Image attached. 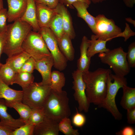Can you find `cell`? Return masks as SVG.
Here are the masks:
<instances>
[{
	"mask_svg": "<svg viewBox=\"0 0 135 135\" xmlns=\"http://www.w3.org/2000/svg\"><path fill=\"white\" fill-rule=\"evenodd\" d=\"M112 73L110 69L100 68L94 71L83 73V78L86 85V94L88 101L98 106L106 96V81Z\"/></svg>",
	"mask_w": 135,
	"mask_h": 135,
	"instance_id": "obj_1",
	"label": "cell"
},
{
	"mask_svg": "<svg viewBox=\"0 0 135 135\" xmlns=\"http://www.w3.org/2000/svg\"><path fill=\"white\" fill-rule=\"evenodd\" d=\"M42 108L46 116L58 122L71 114L67 94L63 90L58 92L51 89Z\"/></svg>",
	"mask_w": 135,
	"mask_h": 135,
	"instance_id": "obj_2",
	"label": "cell"
},
{
	"mask_svg": "<svg viewBox=\"0 0 135 135\" xmlns=\"http://www.w3.org/2000/svg\"><path fill=\"white\" fill-rule=\"evenodd\" d=\"M32 30L30 24L20 19L8 25L3 53L9 57L22 50V43L28 33Z\"/></svg>",
	"mask_w": 135,
	"mask_h": 135,
	"instance_id": "obj_3",
	"label": "cell"
},
{
	"mask_svg": "<svg viewBox=\"0 0 135 135\" xmlns=\"http://www.w3.org/2000/svg\"><path fill=\"white\" fill-rule=\"evenodd\" d=\"M126 78L111 73L106 81L107 90L106 96L102 103L98 106L106 109L116 120H120L122 115L119 111L115 102L117 94L120 88L127 85Z\"/></svg>",
	"mask_w": 135,
	"mask_h": 135,
	"instance_id": "obj_4",
	"label": "cell"
},
{
	"mask_svg": "<svg viewBox=\"0 0 135 135\" xmlns=\"http://www.w3.org/2000/svg\"><path fill=\"white\" fill-rule=\"evenodd\" d=\"M98 56L102 62L110 66L115 74L125 77L130 72V68L127 60L126 52L122 47L99 53Z\"/></svg>",
	"mask_w": 135,
	"mask_h": 135,
	"instance_id": "obj_5",
	"label": "cell"
},
{
	"mask_svg": "<svg viewBox=\"0 0 135 135\" xmlns=\"http://www.w3.org/2000/svg\"><path fill=\"white\" fill-rule=\"evenodd\" d=\"M22 102L31 108H42L51 90L50 86L34 82L22 89Z\"/></svg>",
	"mask_w": 135,
	"mask_h": 135,
	"instance_id": "obj_6",
	"label": "cell"
},
{
	"mask_svg": "<svg viewBox=\"0 0 135 135\" xmlns=\"http://www.w3.org/2000/svg\"><path fill=\"white\" fill-rule=\"evenodd\" d=\"M21 48L35 61L52 56L42 37L38 32L30 31L24 40Z\"/></svg>",
	"mask_w": 135,
	"mask_h": 135,
	"instance_id": "obj_7",
	"label": "cell"
},
{
	"mask_svg": "<svg viewBox=\"0 0 135 135\" xmlns=\"http://www.w3.org/2000/svg\"><path fill=\"white\" fill-rule=\"evenodd\" d=\"M42 37L54 60V66L60 71L64 70L68 60L61 52L56 39L49 28H40L38 32Z\"/></svg>",
	"mask_w": 135,
	"mask_h": 135,
	"instance_id": "obj_8",
	"label": "cell"
},
{
	"mask_svg": "<svg viewBox=\"0 0 135 135\" xmlns=\"http://www.w3.org/2000/svg\"><path fill=\"white\" fill-rule=\"evenodd\" d=\"M95 17L96 39L108 41L116 38L122 32L121 28L116 24L112 19L108 18L103 14H98Z\"/></svg>",
	"mask_w": 135,
	"mask_h": 135,
	"instance_id": "obj_9",
	"label": "cell"
},
{
	"mask_svg": "<svg viewBox=\"0 0 135 135\" xmlns=\"http://www.w3.org/2000/svg\"><path fill=\"white\" fill-rule=\"evenodd\" d=\"M83 73L77 69L72 74L73 86L74 91V96L77 102L78 109L80 112H88L90 103L89 102L86 94V85L83 78Z\"/></svg>",
	"mask_w": 135,
	"mask_h": 135,
	"instance_id": "obj_10",
	"label": "cell"
},
{
	"mask_svg": "<svg viewBox=\"0 0 135 135\" xmlns=\"http://www.w3.org/2000/svg\"><path fill=\"white\" fill-rule=\"evenodd\" d=\"M36 3V18L39 27L49 28L50 22L57 13L55 8L43 4Z\"/></svg>",
	"mask_w": 135,
	"mask_h": 135,
	"instance_id": "obj_11",
	"label": "cell"
},
{
	"mask_svg": "<svg viewBox=\"0 0 135 135\" xmlns=\"http://www.w3.org/2000/svg\"><path fill=\"white\" fill-rule=\"evenodd\" d=\"M8 6V22L20 19L26 8L27 0H6Z\"/></svg>",
	"mask_w": 135,
	"mask_h": 135,
	"instance_id": "obj_12",
	"label": "cell"
},
{
	"mask_svg": "<svg viewBox=\"0 0 135 135\" xmlns=\"http://www.w3.org/2000/svg\"><path fill=\"white\" fill-rule=\"evenodd\" d=\"M54 64V60L52 56L36 61L35 69L42 76V80L40 82L42 84L50 85L51 69Z\"/></svg>",
	"mask_w": 135,
	"mask_h": 135,
	"instance_id": "obj_13",
	"label": "cell"
},
{
	"mask_svg": "<svg viewBox=\"0 0 135 135\" xmlns=\"http://www.w3.org/2000/svg\"><path fill=\"white\" fill-rule=\"evenodd\" d=\"M58 122L45 116L43 121L35 126L34 135H58Z\"/></svg>",
	"mask_w": 135,
	"mask_h": 135,
	"instance_id": "obj_14",
	"label": "cell"
},
{
	"mask_svg": "<svg viewBox=\"0 0 135 135\" xmlns=\"http://www.w3.org/2000/svg\"><path fill=\"white\" fill-rule=\"evenodd\" d=\"M72 6L77 10L78 16L85 22L95 34L96 32V17L92 16L88 11L87 8L89 5L85 2L78 1L74 3Z\"/></svg>",
	"mask_w": 135,
	"mask_h": 135,
	"instance_id": "obj_15",
	"label": "cell"
},
{
	"mask_svg": "<svg viewBox=\"0 0 135 135\" xmlns=\"http://www.w3.org/2000/svg\"><path fill=\"white\" fill-rule=\"evenodd\" d=\"M55 8L61 16L64 33L68 35L72 40L74 39L76 34L71 17L67 8L66 6L59 3Z\"/></svg>",
	"mask_w": 135,
	"mask_h": 135,
	"instance_id": "obj_16",
	"label": "cell"
},
{
	"mask_svg": "<svg viewBox=\"0 0 135 135\" xmlns=\"http://www.w3.org/2000/svg\"><path fill=\"white\" fill-rule=\"evenodd\" d=\"M8 107L5 100L0 98V122L10 127L14 130L25 124L20 118L17 119L13 118L8 113Z\"/></svg>",
	"mask_w": 135,
	"mask_h": 135,
	"instance_id": "obj_17",
	"label": "cell"
},
{
	"mask_svg": "<svg viewBox=\"0 0 135 135\" xmlns=\"http://www.w3.org/2000/svg\"><path fill=\"white\" fill-rule=\"evenodd\" d=\"M90 44V40L84 36L80 46V56L77 63V69L83 73L89 70L91 58L87 55V50Z\"/></svg>",
	"mask_w": 135,
	"mask_h": 135,
	"instance_id": "obj_18",
	"label": "cell"
},
{
	"mask_svg": "<svg viewBox=\"0 0 135 135\" xmlns=\"http://www.w3.org/2000/svg\"><path fill=\"white\" fill-rule=\"evenodd\" d=\"M27 0L26 9L24 14L20 19L30 24L33 31L38 32L40 28L36 18V3L34 0Z\"/></svg>",
	"mask_w": 135,
	"mask_h": 135,
	"instance_id": "obj_19",
	"label": "cell"
},
{
	"mask_svg": "<svg viewBox=\"0 0 135 135\" xmlns=\"http://www.w3.org/2000/svg\"><path fill=\"white\" fill-rule=\"evenodd\" d=\"M22 90H18L10 88L0 79V98L6 102H22Z\"/></svg>",
	"mask_w": 135,
	"mask_h": 135,
	"instance_id": "obj_20",
	"label": "cell"
},
{
	"mask_svg": "<svg viewBox=\"0 0 135 135\" xmlns=\"http://www.w3.org/2000/svg\"><path fill=\"white\" fill-rule=\"evenodd\" d=\"M71 40L70 36L65 33L60 38L57 40L61 52L67 60L70 61L74 60V50Z\"/></svg>",
	"mask_w": 135,
	"mask_h": 135,
	"instance_id": "obj_21",
	"label": "cell"
},
{
	"mask_svg": "<svg viewBox=\"0 0 135 135\" xmlns=\"http://www.w3.org/2000/svg\"><path fill=\"white\" fill-rule=\"evenodd\" d=\"M107 40L96 39L94 34L91 35L87 50V55L90 58L98 53L105 52L110 50L106 47Z\"/></svg>",
	"mask_w": 135,
	"mask_h": 135,
	"instance_id": "obj_22",
	"label": "cell"
},
{
	"mask_svg": "<svg viewBox=\"0 0 135 135\" xmlns=\"http://www.w3.org/2000/svg\"><path fill=\"white\" fill-rule=\"evenodd\" d=\"M30 57L28 54L22 50L8 57L6 63L8 64L17 73Z\"/></svg>",
	"mask_w": 135,
	"mask_h": 135,
	"instance_id": "obj_23",
	"label": "cell"
},
{
	"mask_svg": "<svg viewBox=\"0 0 135 135\" xmlns=\"http://www.w3.org/2000/svg\"><path fill=\"white\" fill-rule=\"evenodd\" d=\"M123 95L120 104L124 108L127 110L135 107V88L127 85L122 87Z\"/></svg>",
	"mask_w": 135,
	"mask_h": 135,
	"instance_id": "obj_24",
	"label": "cell"
},
{
	"mask_svg": "<svg viewBox=\"0 0 135 135\" xmlns=\"http://www.w3.org/2000/svg\"><path fill=\"white\" fill-rule=\"evenodd\" d=\"M6 102L8 107L13 108L18 112L20 118L25 124L28 123L32 108L22 102Z\"/></svg>",
	"mask_w": 135,
	"mask_h": 135,
	"instance_id": "obj_25",
	"label": "cell"
},
{
	"mask_svg": "<svg viewBox=\"0 0 135 135\" xmlns=\"http://www.w3.org/2000/svg\"><path fill=\"white\" fill-rule=\"evenodd\" d=\"M65 81L66 78L63 72L57 70L52 72L50 85L52 90L58 92L62 91Z\"/></svg>",
	"mask_w": 135,
	"mask_h": 135,
	"instance_id": "obj_26",
	"label": "cell"
},
{
	"mask_svg": "<svg viewBox=\"0 0 135 135\" xmlns=\"http://www.w3.org/2000/svg\"><path fill=\"white\" fill-rule=\"evenodd\" d=\"M16 72L7 63L2 64L0 67V79L8 86L13 84Z\"/></svg>",
	"mask_w": 135,
	"mask_h": 135,
	"instance_id": "obj_27",
	"label": "cell"
},
{
	"mask_svg": "<svg viewBox=\"0 0 135 135\" xmlns=\"http://www.w3.org/2000/svg\"><path fill=\"white\" fill-rule=\"evenodd\" d=\"M49 28L57 40L60 38L64 34L62 18L57 12L50 22Z\"/></svg>",
	"mask_w": 135,
	"mask_h": 135,
	"instance_id": "obj_28",
	"label": "cell"
},
{
	"mask_svg": "<svg viewBox=\"0 0 135 135\" xmlns=\"http://www.w3.org/2000/svg\"><path fill=\"white\" fill-rule=\"evenodd\" d=\"M34 77L32 73L24 72L16 73L13 82L19 85L22 89L26 88L33 83Z\"/></svg>",
	"mask_w": 135,
	"mask_h": 135,
	"instance_id": "obj_29",
	"label": "cell"
},
{
	"mask_svg": "<svg viewBox=\"0 0 135 135\" xmlns=\"http://www.w3.org/2000/svg\"><path fill=\"white\" fill-rule=\"evenodd\" d=\"M58 128L60 131L65 135H79L78 129H74L71 125V122L68 117H65L60 120L58 124Z\"/></svg>",
	"mask_w": 135,
	"mask_h": 135,
	"instance_id": "obj_30",
	"label": "cell"
},
{
	"mask_svg": "<svg viewBox=\"0 0 135 135\" xmlns=\"http://www.w3.org/2000/svg\"><path fill=\"white\" fill-rule=\"evenodd\" d=\"M45 116V115L42 108L32 109L28 123L35 126L42 122Z\"/></svg>",
	"mask_w": 135,
	"mask_h": 135,
	"instance_id": "obj_31",
	"label": "cell"
},
{
	"mask_svg": "<svg viewBox=\"0 0 135 135\" xmlns=\"http://www.w3.org/2000/svg\"><path fill=\"white\" fill-rule=\"evenodd\" d=\"M35 126L29 123L25 124L12 131L10 135H34Z\"/></svg>",
	"mask_w": 135,
	"mask_h": 135,
	"instance_id": "obj_32",
	"label": "cell"
},
{
	"mask_svg": "<svg viewBox=\"0 0 135 135\" xmlns=\"http://www.w3.org/2000/svg\"><path fill=\"white\" fill-rule=\"evenodd\" d=\"M127 60L130 68L135 67V42H134L129 46L126 52Z\"/></svg>",
	"mask_w": 135,
	"mask_h": 135,
	"instance_id": "obj_33",
	"label": "cell"
},
{
	"mask_svg": "<svg viewBox=\"0 0 135 135\" xmlns=\"http://www.w3.org/2000/svg\"><path fill=\"white\" fill-rule=\"evenodd\" d=\"M76 112L74 115L72 120L73 124L75 126L81 127L85 124L86 120L85 116L78 112L76 109Z\"/></svg>",
	"mask_w": 135,
	"mask_h": 135,
	"instance_id": "obj_34",
	"label": "cell"
},
{
	"mask_svg": "<svg viewBox=\"0 0 135 135\" xmlns=\"http://www.w3.org/2000/svg\"><path fill=\"white\" fill-rule=\"evenodd\" d=\"M35 63L34 59L30 57L24 64L18 72H24L32 74L35 69Z\"/></svg>",
	"mask_w": 135,
	"mask_h": 135,
	"instance_id": "obj_35",
	"label": "cell"
},
{
	"mask_svg": "<svg viewBox=\"0 0 135 135\" xmlns=\"http://www.w3.org/2000/svg\"><path fill=\"white\" fill-rule=\"evenodd\" d=\"M8 20L7 10L3 8L0 10V33H3L6 32Z\"/></svg>",
	"mask_w": 135,
	"mask_h": 135,
	"instance_id": "obj_36",
	"label": "cell"
},
{
	"mask_svg": "<svg viewBox=\"0 0 135 135\" xmlns=\"http://www.w3.org/2000/svg\"><path fill=\"white\" fill-rule=\"evenodd\" d=\"M126 26L124 30L118 34L117 37H122L124 38V41L126 42L130 37L135 35V32L131 29L129 24L125 23Z\"/></svg>",
	"mask_w": 135,
	"mask_h": 135,
	"instance_id": "obj_37",
	"label": "cell"
},
{
	"mask_svg": "<svg viewBox=\"0 0 135 135\" xmlns=\"http://www.w3.org/2000/svg\"><path fill=\"white\" fill-rule=\"evenodd\" d=\"M116 134L117 135H134L135 128L130 126H126L119 131L116 132Z\"/></svg>",
	"mask_w": 135,
	"mask_h": 135,
	"instance_id": "obj_38",
	"label": "cell"
},
{
	"mask_svg": "<svg viewBox=\"0 0 135 135\" xmlns=\"http://www.w3.org/2000/svg\"><path fill=\"white\" fill-rule=\"evenodd\" d=\"M59 2L71 9L74 8L72 6V4L74 2L78 1H80L85 2L89 5L91 2V0H58Z\"/></svg>",
	"mask_w": 135,
	"mask_h": 135,
	"instance_id": "obj_39",
	"label": "cell"
},
{
	"mask_svg": "<svg viewBox=\"0 0 135 135\" xmlns=\"http://www.w3.org/2000/svg\"><path fill=\"white\" fill-rule=\"evenodd\" d=\"M36 3L45 4L49 8H55L59 3L58 0H34Z\"/></svg>",
	"mask_w": 135,
	"mask_h": 135,
	"instance_id": "obj_40",
	"label": "cell"
},
{
	"mask_svg": "<svg viewBox=\"0 0 135 135\" xmlns=\"http://www.w3.org/2000/svg\"><path fill=\"white\" fill-rule=\"evenodd\" d=\"M127 117L128 122L130 124L135 123V107L127 109Z\"/></svg>",
	"mask_w": 135,
	"mask_h": 135,
	"instance_id": "obj_41",
	"label": "cell"
},
{
	"mask_svg": "<svg viewBox=\"0 0 135 135\" xmlns=\"http://www.w3.org/2000/svg\"><path fill=\"white\" fill-rule=\"evenodd\" d=\"M14 130L10 127L0 122V135H10Z\"/></svg>",
	"mask_w": 135,
	"mask_h": 135,
	"instance_id": "obj_42",
	"label": "cell"
},
{
	"mask_svg": "<svg viewBox=\"0 0 135 135\" xmlns=\"http://www.w3.org/2000/svg\"><path fill=\"white\" fill-rule=\"evenodd\" d=\"M6 37V32L4 33H0V62L1 55L3 53Z\"/></svg>",
	"mask_w": 135,
	"mask_h": 135,
	"instance_id": "obj_43",
	"label": "cell"
},
{
	"mask_svg": "<svg viewBox=\"0 0 135 135\" xmlns=\"http://www.w3.org/2000/svg\"><path fill=\"white\" fill-rule=\"evenodd\" d=\"M125 5L128 7L132 8L135 4V0H123Z\"/></svg>",
	"mask_w": 135,
	"mask_h": 135,
	"instance_id": "obj_44",
	"label": "cell"
},
{
	"mask_svg": "<svg viewBox=\"0 0 135 135\" xmlns=\"http://www.w3.org/2000/svg\"><path fill=\"white\" fill-rule=\"evenodd\" d=\"M126 21L132 24L135 27V21L133 20L131 17H128L125 18Z\"/></svg>",
	"mask_w": 135,
	"mask_h": 135,
	"instance_id": "obj_45",
	"label": "cell"
},
{
	"mask_svg": "<svg viewBox=\"0 0 135 135\" xmlns=\"http://www.w3.org/2000/svg\"><path fill=\"white\" fill-rule=\"evenodd\" d=\"M106 0H91V2H92L94 4H97L102 2Z\"/></svg>",
	"mask_w": 135,
	"mask_h": 135,
	"instance_id": "obj_46",
	"label": "cell"
},
{
	"mask_svg": "<svg viewBox=\"0 0 135 135\" xmlns=\"http://www.w3.org/2000/svg\"><path fill=\"white\" fill-rule=\"evenodd\" d=\"M4 8L3 2L2 0H0V10Z\"/></svg>",
	"mask_w": 135,
	"mask_h": 135,
	"instance_id": "obj_47",
	"label": "cell"
},
{
	"mask_svg": "<svg viewBox=\"0 0 135 135\" xmlns=\"http://www.w3.org/2000/svg\"><path fill=\"white\" fill-rule=\"evenodd\" d=\"M2 64L0 62V66H1V65Z\"/></svg>",
	"mask_w": 135,
	"mask_h": 135,
	"instance_id": "obj_48",
	"label": "cell"
}]
</instances>
